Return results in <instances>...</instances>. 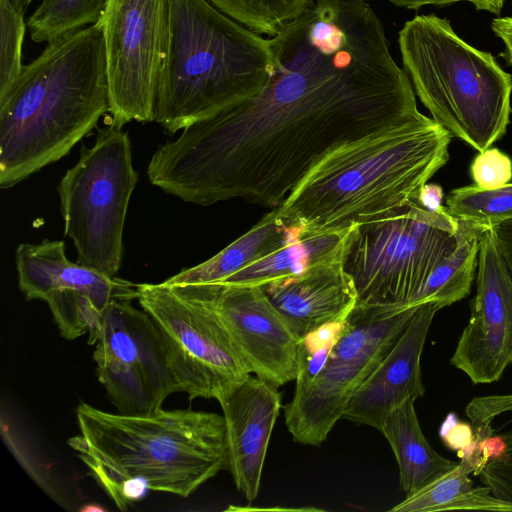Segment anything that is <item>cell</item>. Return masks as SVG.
<instances>
[{
	"mask_svg": "<svg viewBox=\"0 0 512 512\" xmlns=\"http://www.w3.org/2000/svg\"><path fill=\"white\" fill-rule=\"evenodd\" d=\"M276 68L255 96L160 145L151 184L202 206H279L328 153L427 116L366 0H314L269 38Z\"/></svg>",
	"mask_w": 512,
	"mask_h": 512,
	"instance_id": "obj_1",
	"label": "cell"
},
{
	"mask_svg": "<svg viewBox=\"0 0 512 512\" xmlns=\"http://www.w3.org/2000/svg\"><path fill=\"white\" fill-rule=\"evenodd\" d=\"M451 138L426 117L342 145L272 210L299 240L383 219L417 199L447 163Z\"/></svg>",
	"mask_w": 512,
	"mask_h": 512,
	"instance_id": "obj_2",
	"label": "cell"
},
{
	"mask_svg": "<svg viewBox=\"0 0 512 512\" xmlns=\"http://www.w3.org/2000/svg\"><path fill=\"white\" fill-rule=\"evenodd\" d=\"M109 105L100 23L48 42L0 98V187L66 156Z\"/></svg>",
	"mask_w": 512,
	"mask_h": 512,
	"instance_id": "obj_3",
	"label": "cell"
},
{
	"mask_svg": "<svg viewBox=\"0 0 512 512\" xmlns=\"http://www.w3.org/2000/svg\"><path fill=\"white\" fill-rule=\"evenodd\" d=\"M76 416L80 434L68 443L122 511L148 490L188 497L229 469L223 415L162 408L124 415L82 402Z\"/></svg>",
	"mask_w": 512,
	"mask_h": 512,
	"instance_id": "obj_4",
	"label": "cell"
},
{
	"mask_svg": "<svg viewBox=\"0 0 512 512\" xmlns=\"http://www.w3.org/2000/svg\"><path fill=\"white\" fill-rule=\"evenodd\" d=\"M276 68L269 39L208 0H172L155 122L174 134L259 93Z\"/></svg>",
	"mask_w": 512,
	"mask_h": 512,
	"instance_id": "obj_5",
	"label": "cell"
},
{
	"mask_svg": "<svg viewBox=\"0 0 512 512\" xmlns=\"http://www.w3.org/2000/svg\"><path fill=\"white\" fill-rule=\"evenodd\" d=\"M398 45L415 94L452 137L480 152L506 133L512 76L490 52L468 44L435 14L406 21Z\"/></svg>",
	"mask_w": 512,
	"mask_h": 512,
	"instance_id": "obj_6",
	"label": "cell"
},
{
	"mask_svg": "<svg viewBox=\"0 0 512 512\" xmlns=\"http://www.w3.org/2000/svg\"><path fill=\"white\" fill-rule=\"evenodd\" d=\"M463 224L417 199L387 217L357 225L344 257L357 304L411 305L427 279L458 246Z\"/></svg>",
	"mask_w": 512,
	"mask_h": 512,
	"instance_id": "obj_7",
	"label": "cell"
},
{
	"mask_svg": "<svg viewBox=\"0 0 512 512\" xmlns=\"http://www.w3.org/2000/svg\"><path fill=\"white\" fill-rule=\"evenodd\" d=\"M138 174L131 142L122 128H99L94 144L82 147L57 190L65 235L77 250V262L115 277L123 255V229Z\"/></svg>",
	"mask_w": 512,
	"mask_h": 512,
	"instance_id": "obj_8",
	"label": "cell"
},
{
	"mask_svg": "<svg viewBox=\"0 0 512 512\" xmlns=\"http://www.w3.org/2000/svg\"><path fill=\"white\" fill-rule=\"evenodd\" d=\"M421 305H356L324 364L311 379L296 383L284 406L285 424L293 440L320 446L345 407L384 359Z\"/></svg>",
	"mask_w": 512,
	"mask_h": 512,
	"instance_id": "obj_9",
	"label": "cell"
},
{
	"mask_svg": "<svg viewBox=\"0 0 512 512\" xmlns=\"http://www.w3.org/2000/svg\"><path fill=\"white\" fill-rule=\"evenodd\" d=\"M141 308L154 321L180 392L218 402L251 371L218 315L206 304L172 286L138 284Z\"/></svg>",
	"mask_w": 512,
	"mask_h": 512,
	"instance_id": "obj_10",
	"label": "cell"
},
{
	"mask_svg": "<svg viewBox=\"0 0 512 512\" xmlns=\"http://www.w3.org/2000/svg\"><path fill=\"white\" fill-rule=\"evenodd\" d=\"M172 0H108L105 42L112 125L155 121L171 41Z\"/></svg>",
	"mask_w": 512,
	"mask_h": 512,
	"instance_id": "obj_11",
	"label": "cell"
},
{
	"mask_svg": "<svg viewBox=\"0 0 512 512\" xmlns=\"http://www.w3.org/2000/svg\"><path fill=\"white\" fill-rule=\"evenodd\" d=\"M99 382L118 413L147 415L180 392L151 316L115 300L105 310L93 353Z\"/></svg>",
	"mask_w": 512,
	"mask_h": 512,
	"instance_id": "obj_12",
	"label": "cell"
},
{
	"mask_svg": "<svg viewBox=\"0 0 512 512\" xmlns=\"http://www.w3.org/2000/svg\"><path fill=\"white\" fill-rule=\"evenodd\" d=\"M170 286L218 315L252 374L277 387L296 379L300 339L261 286L222 282Z\"/></svg>",
	"mask_w": 512,
	"mask_h": 512,
	"instance_id": "obj_13",
	"label": "cell"
},
{
	"mask_svg": "<svg viewBox=\"0 0 512 512\" xmlns=\"http://www.w3.org/2000/svg\"><path fill=\"white\" fill-rule=\"evenodd\" d=\"M476 293L450 363L473 384L498 381L512 363V276L492 227L480 235Z\"/></svg>",
	"mask_w": 512,
	"mask_h": 512,
	"instance_id": "obj_14",
	"label": "cell"
},
{
	"mask_svg": "<svg viewBox=\"0 0 512 512\" xmlns=\"http://www.w3.org/2000/svg\"><path fill=\"white\" fill-rule=\"evenodd\" d=\"M439 308L422 304L376 369L348 401L342 418L380 431L385 418L408 400L423 397L421 355Z\"/></svg>",
	"mask_w": 512,
	"mask_h": 512,
	"instance_id": "obj_15",
	"label": "cell"
},
{
	"mask_svg": "<svg viewBox=\"0 0 512 512\" xmlns=\"http://www.w3.org/2000/svg\"><path fill=\"white\" fill-rule=\"evenodd\" d=\"M226 426L229 469L251 502L258 496L270 437L281 409L278 387L249 376L219 401Z\"/></svg>",
	"mask_w": 512,
	"mask_h": 512,
	"instance_id": "obj_16",
	"label": "cell"
},
{
	"mask_svg": "<svg viewBox=\"0 0 512 512\" xmlns=\"http://www.w3.org/2000/svg\"><path fill=\"white\" fill-rule=\"evenodd\" d=\"M261 287L300 340L327 323L345 321L358 298L344 258L316 264Z\"/></svg>",
	"mask_w": 512,
	"mask_h": 512,
	"instance_id": "obj_17",
	"label": "cell"
},
{
	"mask_svg": "<svg viewBox=\"0 0 512 512\" xmlns=\"http://www.w3.org/2000/svg\"><path fill=\"white\" fill-rule=\"evenodd\" d=\"M15 262L19 288L27 300H43L51 292L72 289L88 295L105 312L115 300L138 298V284L68 260L61 240L21 243Z\"/></svg>",
	"mask_w": 512,
	"mask_h": 512,
	"instance_id": "obj_18",
	"label": "cell"
},
{
	"mask_svg": "<svg viewBox=\"0 0 512 512\" xmlns=\"http://www.w3.org/2000/svg\"><path fill=\"white\" fill-rule=\"evenodd\" d=\"M414 402L408 400L393 410L380 429L397 460L400 487L406 496L432 483L458 463L443 457L428 443Z\"/></svg>",
	"mask_w": 512,
	"mask_h": 512,
	"instance_id": "obj_19",
	"label": "cell"
},
{
	"mask_svg": "<svg viewBox=\"0 0 512 512\" xmlns=\"http://www.w3.org/2000/svg\"><path fill=\"white\" fill-rule=\"evenodd\" d=\"M296 241L292 232L272 210L215 256L180 271L164 282L168 285L222 282L246 266Z\"/></svg>",
	"mask_w": 512,
	"mask_h": 512,
	"instance_id": "obj_20",
	"label": "cell"
},
{
	"mask_svg": "<svg viewBox=\"0 0 512 512\" xmlns=\"http://www.w3.org/2000/svg\"><path fill=\"white\" fill-rule=\"evenodd\" d=\"M354 227L303 237L237 271L222 283L262 286L316 264L344 258Z\"/></svg>",
	"mask_w": 512,
	"mask_h": 512,
	"instance_id": "obj_21",
	"label": "cell"
},
{
	"mask_svg": "<svg viewBox=\"0 0 512 512\" xmlns=\"http://www.w3.org/2000/svg\"><path fill=\"white\" fill-rule=\"evenodd\" d=\"M470 462H460L438 479L390 509L391 512H435L448 510H484L512 512V504L494 496L483 485H474Z\"/></svg>",
	"mask_w": 512,
	"mask_h": 512,
	"instance_id": "obj_22",
	"label": "cell"
},
{
	"mask_svg": "<svg viewBox=\"0 0 512 512\" xmlns=\"http://www.w3.org/2000/svg\"><path fill=\"white\" fill-rule=\"evenodd\" d=\"M460 221L463 231L458 246L436 266L411 305L433 303L440 310L470 293L477 270L479 238L487 227Z\"/></svg>",
	"mask_w": 512,
	"mask_h": 512,
	"instance_id": "obj_23",
	"label": "cell"
},
{
	"mask_svg": "<svg viewBox=\"0 0 512 512\" xmlns=\"http://www.w3.org/2000/svg\"><path fill=\"white\" fill-rule=\"evenodd\" d=\"M108 0H41L27 20L35 43L50 42L60 36L93 25L101 19Z\"/></svg>",
	"mask_w": 512,
	"mask_h": 512,
	"instance_id": "obj_24",
	"label": "cell"
},
{
	"mask_svg": "<svg viewBox=\"0 0 512 512\" xmlns=\"http://www.w3.org/2000/svg\"><path fill=\"white\" fill-rule=\"evenodd\" d=\"M447 212L457 220L494 227L512 220V183L493 189L475 185L450 191L445 202Z\"/></svg>",
	"mask_w": 512,
	"mask_h": 512,
	"instance_id": "obj_25",
	"label": "cell"
},
{
	"mask_svg": "<svg viewBox=\"0 0 512 512\" xmlns=\"http://www.w3.org/2000/svg\"><path fill=\"white\" fill-rule=\"evenodd\" d=\"M222 13L252 31L275 36L314 0H208Z\"/></svg>",
	"mask_w": 512,
	"mask_h": 512,
	"instance_id": "obj_26",
	"label": "cell"
},
{
	"mask_svg": "<svg viewBox=\"0 0 512 512\" xmlns=\"http://www.w3.org/2000/svg\"><path fill=\"white\" fill-rule=\"evenodd\" d=\"M43 300L48 304L62 337L74 340L88 334V344L97 343L104 312L88 295L63 289L51 292Z\"/></svg>",
	"mask_w": 512,
	"mask_h": 512,
	"instance_id": "obj_27",
	"label": "cell"
},
{
	"mask_svg": "<svg viewBox=\"0 0 512 512\" xmlns=\"http://www.w3.org/2000/svg\"><path fill=\"white\" fill-rule=\"evenodd\" d=\"M26 23L24 13L9 0H0V98L3 97L23 68L22 48Z\"/></svg>",
	"mask_w": 512,
	"mask_h": 512,
	"instance_id": "obj_28",
	"label": "cell"
},
{
	"mask_svg": "<svg viewBox=\"0 0 512 512\" xmlns=\"http://www.w3.org/2000/svg\"><path fill=\"white\" fill-rule=\"evenodd\" d=\"M474 185L482 189L501 187L512 180V161L497 148L480 151L470 166Z\"/></svg>",
	"mask_w": 512,
	"mask_h": 512,
	"instance_id": "obj_29",
	"label": "cell"
},
{
	"mask_svg": "<svg viewBox=\"0 0 512 512\" xmlns=\"http://www.w3.org/2000/svg\"><path fill=\"white\" fill-rule=\"evenodd\" d=\"M443 443L457 455L468 449L474 441V430L472 424L461 422L450 413L439 430Z\"/></svg>",
	"mask_w": 512,
	"mask_h": 512,
	"instance_id": "obj_30",
	"label": "cell"
},
{
	"mask_svg": "<svg viewBox=\"0 0 512 512\" xmlns=\"http://www.w3.org/2000/svg\"><path fill=\"white\" fill-rule=\"evenodd\" d=\"M491 29L504 45V51L500 53V56L508 65L512 66V16L494 18L491 22Z\"/></svg>",
	"mask_w": 512,
	"mask_h": 512,
	"instance_id": "obj_31",
	"label": "cell"
},
{
	"mask_svg": "<svg viewBox=\"0 0 512 512\" xmlns=\"http://www.w3.org/2000/svg\"><path fill=\"white\" fill-rule=\"evenodd\" d=\"M444 197L443 189L440 185L434 183H426L420 189L417 201L426 209L434 212L446 211L442 205Z\"/></svg>",
	"mask_w": 512,
	"mask_h": 512,
	"instance_id": "obj_32",
	"label": "cell"
},
{
	"mask_svg": "<svg viewBox=\"0 0 512 512\" xmlns=\"http://www.w3.org/2000/svg\"><path fill=\"white\" fill-rule=\"evenodd\" d=\"M500 252L512 276V220L492 227Z\"/></svg>",
	"mask_w": 512,
	"mask_h": 512,
	"instance_id": "obj_33",
	"label": "cell"
},
{
	"mask_svg": "<svg viewBox=\"0 0 512 512\" xmlns=\"http://www.w3.org/2000/svg\"><path fill=\"white\" fill-rule=\"evenodd\" d=\"M392 4L406 8V9H412V10H418L419 8L425 6V5H437V6H444L453 4L456 2H473V0H388Z\"/></svg>",
	"mask_w": 512,
	"mask_h": 512,
	"instance_id": "obj_34",
	"label": "cell"
},
{
	"mask_svg": "<svg viewBox=\"0 0 512 512\" xmlns=\"http://www.w3.org/2000/svg\"><path fill=\"white\" fill-rule=\"evenodd\" d=\"M505 0H473L472 4L477 10H484L494 14H499Z\"/></svg>",
	"mask_w": 512,
	"mask_h": 512,
	"instance_id": "obj_35",
	"label": "cell"
},
{
	"mask_svg": "<svg viewBox=\"0 0 512 512\" xmlns=\"http://www.w3.org/2000/svg\"><path fill=\"white\" fill-rule=\"evenodd\" d=\"M11 4L17 9L18 11L25 14L28 6L33 2V0H9Z\"/></svg>",
	"mask_w": 512,
	"mask_h": 512,
	"instance_id": "obj_36",
	"label": "cell"
},
{
	"mask_svg": "<svg viewBox=\"0 0 512 512\" xmlns=\"http://www.w3.org/2000/svg\"><path fill=\"white\" fill-rule=\"evenodd\" d=\"M80 511L81 512H103V511H107V509L100 504L89 503V504L84 505L80 509Z\"/></svg>",
	"mask_w": 512,
	"mask_h": 512,
	"instance_id": "obj_37",
	"label": "cell"
},
{
	"mask_svg": "<svg viewBox=\"0 0 512 512\" xmlns=\"http://www.w3.org/2000/svg\"><path fill=\"white\" fill-rule=\"evenodd\" d=\"M34 1V0H33Z\"/></svg>",
	"mask_w": 512,
	"mask_h": 512,
	"instance_id": "obj_38",
	"label": "cell"
}]
</instances>
